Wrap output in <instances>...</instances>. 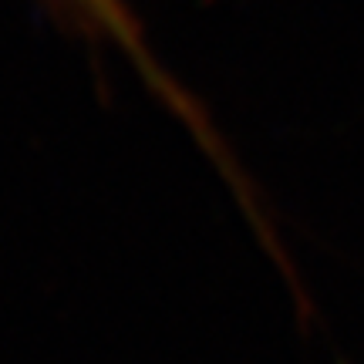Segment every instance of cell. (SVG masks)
Returning <instances> with one entry per match:
<instances>
[{
	"label": "cell",
	"mask_w": 364,
	"mask_h": 364,
	"mask_svg": "<svg viewBox=\"0 0 364 364\" xmlns=\"http://www.w3.org/2000/svg\"><path fill=\"white\" fill-rule=\"evenodd\" d=\"M61 4H68L71 11L78 14V17H85L91 27H98L102 34H108L112 41H118L125 51L142 65V71L152 78V85H159L162 88V95H169L172 102L182 108V98L176 95V91L166 85V81H159V71L156 65H152V58H149V51L142 48V41H139V31H135V24H132L129 11L122 7V0H61Z\"/></svg>",
	"instance_id": "cell-1"
}]
</instances>
